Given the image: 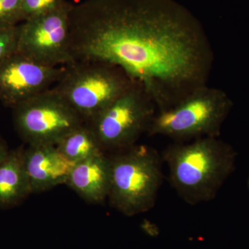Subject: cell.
<instances>
[{"instance_id":"8992f818","label":"cell","mask_w":249,"mask_h":249,"mask_svg":"<svg viewBox=\"0 0 249 249\" xmlns=\"http://www.w3.org/2000/svg\"><path fill=\"white\" fill-rule=\"evenodd\" d=\"M157 109L142 84H133L94 119L87 123L106 153L120 151L137 144L147 132Z\"/></svg>"},{"instance_id":"4fadbf2b","label":"cell","mask_w":249,"mask_h":249,"mask_svg":"<svg viewBox=\"0 0 249 249\" xmlns=\"http://www.w3.org/2000/svg\"><path fill=\"white\" fill-rule=\"evenodd\" d=\"M55 146L67 159L76 163L106 152L87 123L73 129Z\"/></svg>"},{"instance_id":"52a82bcc","label":"cell","mask_w":249,"mask_h":249,"mask_svg":"<svg viewBox=\"0 0 249 249\" xmlns=\"http://www.w3.org/2000/svg\"><path fill=\"white\" fill-rule=\"evenodd\" d=\"M14 119L16 130L29 145H55L86 123L53 88L14 108Z\"/></svg>"},{"instance_id":"ac0fdd59","label":"cell","mask_w":249,"mask_h":249,"mask_svg":"<svg viewBox=\"0 0 249 249\" xmlns=\"http://www.w3.org/2000/svg\"><path fill=\"white\" fill-rule=\"evenodd\" d=\"M248 183H249V182Z\"/></svg>"},{"instance_id":"5b68a950","label":"cell","mask_w":249,"mask_h":249,"mask_svg":"<svg viewBox=\"0 0 249 249\" xmlns=\"http://www.w3.org/2000/svg\"><path fill=\"white\" fill-rule=\"evenodd\" d=\"M134 81L113 64L78 60L62 67L61 76L52 88L88 123Z\"/></svg>"},{"instance_id":"277c9868","label":"cell","mask_w":249,"mask_h":249,"mask_svg":"<svg viewBox=\"0 0 249 249\" xmlns=\"http://www.w3.org/2000/svg\"><path fill=\"white\" fill-rule=\"evenodd\" d=\"M233 107L225 91L205 86L166 110L157 111L147 133L164 136L176 142L203 137H219Z\"/></svg>"},{"instance_id":"8fae6325","label":"cell","mask_w":249,"mask_h":249,"mask_svg":"<svg viewBox=\"0 0 249 249\" xmlns=\"http://www.w3.org/2000/svg\"><path fill=\"white\" fill-rule=\"evenodd\" d=\"M111 176L110 155L104 152L76 163L66 185L87 202L101 204L107 199Z\"/></svg>"},{"instance_id":"2e32d148","label":"cell","mask_w":249,"mask_h":249,"mask_svg":"<svg viewBox=\"0 0 249 249\" xmlns=\"http://www.w3.org/2000/svg\"><path fill=\"white\" fill-rule=\"evenodd\" d=\"M18 27L0 31V63L17 50Z\"/></svg>"},{"instance_id":"7c38bea8","label":"cell","mask_w":249,"mask_h":249,"mask_svg":"<svg viewBox=\"0 0 249 249\" xmlns=\"http://www.w3.org/2000/svg\"><path fill=\"white\" fill-rule=\"evenodd\" d=\"M32 194L24 164V148L9 151L0 162V208L20 204Z\"/></svg>"},{"instance_id":"5bb4252c","label":"cell","mask_w":249,"mask_h":249,"mask_svg":"<svg viewBox=\"0 0 249 249\" xmlns=\"http://www.w3.org/2000/svg\"><path fill=\"white\" fill-rule=\"evenodd\" d=\"M66 4L62 0H21L23 18L27 19L55 11Z\"/></svg>"},{"instance_id":"ba28073f","label":"cell","mask_w":249,"mask_h":249,"mask_svg":"<svg viewBox=\"0 0 249 249\" xmlns=\"http://www.w3.org/2000/svg\"><path fill=\"white\" fill-rule=\"evenodd\" d=\"M71 5L31 19L18 27V53L45 66L74 62L70 47L69 13Z\"/></svg>"},{"instance_id":"e0dca14e","label":"cell","mask_w":249,"mask_h":249,"mask_svg":"<svg viewBox=\"0 0 249 249\" xmlns=\"http://www.w3.org/2000/svg\"><path fill=\"white\" fill-rule=\"evenodd\" d=\"M9 150H8L7 147H6V144L3 142L2 140L0 139V162L5 157L7 156L9 153Z\"/></svg>"},{"instance_id":"6da1fadb","label":"cell","mask_w":249,"mask_h":249,"mask_svg":"<svg viewBox=\"0 0 249 249\" xmlns=\"http://www.w3.org/2000/svg\"><path fill=\"white\" fill-rule=\"evenodd\" d=\"M74 61L121 67L158 111L207 86L214 62L197 19L174 0H87L69 13Z\"/></svg>"},{"instance_id":"3957f363","label":"cell","mask_w":249,"mask_h":249,"mask_svg":"<svg viewBox=\"0 0 249 249\" xmlns=\"http://www.w3.org/2000/svg\"><path fill=\"white\" fill-rule=\"evenodd\" d=\"M110 157L107 199L111 207L128 217L150 211L163 181L161 155L151 147L136 144Z\"/></svg>"},{"instance_id":"7a4b0ae2","label":"cell","mask_w":249,"mask_h":249,"mask_svg":"<svg viewBox=\"0 0 249 249\" xmlns=\"http://www.w3.org/2000/svg\"><path fill=\"white\" fill-rule=\"evenodd\" d=\"M161 157L168 165L174 189L192 206L215 197L235 161L233 149L218 137L176 142L167 147Z\"/></svg>"},{"instance_id":"9a60e30c","label":"cell","mask_w":249,"mask_h":249,"mask_svg":"<svg viewBox=\"0 0 249 249\" xmlns=\"http://www.w3.org/2000/svg\"><path fill=\"white\" fill-rule=\"evenodd\" d=\"M23 18L21 0H0V31L16 27Z\"/></svg>"},{"instance_id":"30bf717a","label":"cell","mask_w":249,"mask_h":249,"mask_svg":"<svg viewBox=\"0 0 249 249\" xmlns=\"http://www.w3.org/2000/svg\"><path fill=\"white\" fill-rule=\"evenodd\" d=\"M24 158L32 194L66 184L76 164L52 145H29L24 149Z\"/></svg>"},{"instance_id":"9c48e42d","label":"cell","mask_w":249,"mask_h":249,"mask_svg":"<svg viewBox=\"0 0 249 249\" xmlns=\"http://www.w3.org/2000/svg\"><path fill=\"white\" fill-rule=\"evenodd\" d=\"M62 72V67L45 66L16 52L0 63V101L14 109L52 89Z\"/></svg>"}]
</instances>
